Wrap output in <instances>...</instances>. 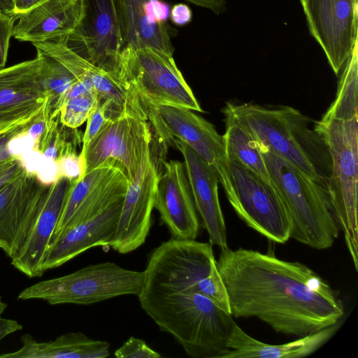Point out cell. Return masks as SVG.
Here are the masks:
<instances>
[{"label": "cell", "mask_w": 358, "mask_h": 358, "mask_svg": "<svg viewBox=\"0 0 358 358\" xmlns=\"http://www.w3.org/2000/svg\"><path fill=\"white\" fill-rule=\"evenodd\" d=\"M119 67L148 110L170 106L203 112L173 56L150 48H124Z\"/></svg>", "instance_id": "cell-7"}, {"label": "cell", "mask_w": 358, "mask_h": 358, "mask_svg": "<svg viewBox=\"0 0 358 358\" xmlns=\"http://www.w3.org/2000/svg\"><path fill=\"white\" fill-rule=\"evenodd\" d=\"M7 306V303L3 301L2 297L0 296V318L2 317V315Z\"/></svg>", "instance_id": "cell-44"}, {"label": "cell", "mask_w": 358, "mask_h": 358, "mask_svg": "<svg viewBox=\"0 0 358 358\" xmlns=\"http://www.w3.org/2000/svg\"><path fill=\"white\" fill-rule=\"evenodd\" d=\"M150 0H115L124 48H150L173 56L171 31L166 23H156L148 13Z\"/></svg>", "instance_id": "cell-23"}, {"label": "cell", "mask_w": 358, "mask_h": 358, "mask_svg": "<svg viewBox=\"0 0 358 358\" xmlns=\"http://www.w3.org/2000/svg\"><path fill=\"white\" fill-rule=\"evenodd\" d=\"M236 199L231 206L250 228L268 240L285 243L290 238L291 222L285 206L273 185L227 152Z\"/></svg>", "instance_id": "cell-11"}, {"label": "cell", "mask_w": 358, "mask_h": 358, "mask_svg": "<svg viewBox=\"0 0 358 358\" xmlns=\"http://www.w3.org/2000/svg\"><path fill=\"white\" fill-rule=\"evenodd\" d=\"M148 116L152 131L164 147L173 138L179 139L214 170L232 206L236 194L225 142L214 125L192 110L176 106L150 108Z\"/></svg>", "instance_id": "cell-8"}, {"label": "cell", "mask_w": 358, "mask_h": 358, "mask_svg": "<svg viewBox=\"0 0 358 358\" xmlns=\"http://www.w3.org/2000/svg\"><path fill=\"white\" fill-rule=\"evenodd\" d=\"M60 176L73 181L80 179L83 174V163L76 148H71L57 161Z\"/></svg>", "instance_id": "cell-33"}, {"label": "cell", "mask_w": 358, "mask_h": 358, "mask_svg": "<svg viewBox=\"0 0 358 358\" xmlns=\"http://www.w3.org/2000/svg\"><path fill=\"white\" fill-rule=\"evenodd\" d=\"M83 16L70 34L62 37L66 45L92 64L120 75L124 48L115 0H83Z\"/></svg>", "instance_id": "cell-12"}, {"label": "cell", "mask_w": 358, "mask_h": 358, "mask_svg": "<svg viewBox=\"0 0 358 358\" xmlns=\"http://www.w3.org/2000/svg\"><path fill=\"white\" fill-rule=\"evenodd\" d=\"M22 326L16 320L7 318H0V341L6 336L20 331Z\"/></svg>", "instance_id": "cell-39"}, {"label": "cell", "mask_w": 358, "mask_h": 358, "mask_svg": "<svg viewBox=\"0 0 358 358\" xmlns=\"http://www.w3.org/2000/svg\"><path fill=\"white\" fill-rule=\"evenodd\" d=\"M291 222L290 238L317 250L330 248L341 229L327 189L258 143Z\"/></svg>", "instance_id": "cell-4"}, {"label": "cell", "mask_w": 358, "mask_h": 358, "mask_svg": "<svg viewBox=\"0 0 358 358\" xmlns=\"http://www.w3.org/2000/svg\"><path fill=\"white\" fill-rule=\"evenodd\" d=\"M173 143L184 158L194 202L210 243L220 250L228 247L227 230L218 196V178L214 170L189 146L173 138Z\"/></svg>", "instance_id": "cell-19"}, {"label": "cell", "mask_w": 358, "mask_h": 358, "mask_svg": "<svg viewBox=\"0 0 358 358\" xmlns=\"http://www.w3.org/2000/svg\"><path fill=\"white\" fill-rule=\"evenodd\" d=\"M201 294L210 299L226 313L231 314L229 295L216 263L206 279Z\"/></svg>", "instance_id": "cell-30"}, {"label": "cell", "mask_w": 358, "mask_h": 358, "mask_svg": "<svg viewBox=\"0 0 358 358\" xmlns=\"http://www.w3.org/2000/svg\"><path fill=\"white\" fill-rule=\"evenodd\" d=\"M153 140L148 120L123 115L108 121L79 154L81 178L99 166H113L131 182L146 160Z\"/></svg>", "instance_id": "cell-10"}, {"label": "cell", "mask_w": 358, "mask_h": 358, "mask_svg": "<svg viewBox=\"0 0 358 358\" xmlns=\"http://www.w3.org/2000/svg\"><path fill=\"white\" fill-rule=\"evenodd\" d=\"M142 309L194 358H223L235 324L233 316L197 293L143 291Z\"/></svg>", "instance_id": "cell-3"}, {"label": "cell", "mask_w": 358, "mask_h": 358, "mask_svg": "<svg viewBox=\"0 0 358 358\" xmlns=\"http://www.w3.org/2000/svg\"><path fill=\"white\" fill-rule=\"evenodd\" d=\"M22 346L16 351L0 355V358H105L110 355V344L94 340L82 332H69L55 340L37 341L24 334Z\"/></svg>", "instance_id": "cell-25"}, {"label": "cell", "mask_w": 358, "mask_h": 358, "mask_svg": "<svg viewBox=\"0 0 358 358\" xmlns=\"http://www.w3.org/2000/svg\"><path fill=\"white\" fill-rule=\"evenodd\" d=\"M73 180L60 176L49 185L46 197L27 238L11 264L29 278L41 277L46 251L59 220Z\"/></svg>", "instance_id": "cell-20"}, {"label": "cell", "mask_w": 358, "mask_h": 358, "mask_svg": "<svg viewBox=\"0 0 358 358\" xmlns=\"http://www.w3.org/2000/svg\"><path fill=\"white\" fill-rule=\"evenodd\" d=\"M17 18V15L0 11V68L6 65L10 40L13 36L14 22Z\"/></svg>", "instance_id": "cell-34"}, {"label": "cell", "mask_w": 358, "mask_h": 358, "mask_svg": "<svg viewBox=\"0 0 358 358\" xmlns=\"http://www.w3.org/2000/svg\"><path fill=\"white\" fill-rule=\"evenodd\" d=\"M171 21L176 25L183 26L189 23L192 20V12L190 8L185 3L175 4L170 12Z\"/></svg>", "instance_id": "cell-37"}, {"label": "cell", "mask_w": 358, "mask_h": 358, "mask_svg": "<svg viewBox=\"0 0 358 358\" xmlns=\"http://www.w3.org/2000/svg\"><path fill=\"white\" fill-rule=\"evenodd\" d=\"M108 121L110 120L107 119L103 110L99 103L87 117V127L82 138V148H85L90 143Z\"/></svg>", "instance_id": "cell-35"}, {"label": "cell", "mask_w": 358, "mask_h": 358, "mask_svg": "<svg viewBox=\"0 0 358 358\" xmlns=\"http://www.w3.org/2000/svg\"><path fill=\"white\" fill-rule=\"evenodd\" d=\"M145 281V271L129 270L107 262L40 281L24 289L17 299H40L51 305H90L124 295L138 297L143 291Z\"/></svg>", "instance_id": "cell-5"}, {"label": "cell", "mask_w": 358, "mask_h": 358, "mask_svg": "<svg viewBox=\"0 0 358 358\" xmlns=\"http://www.w3.org/2000/svg\"><path fill=\"white\" fill-rule=\"evenodd\" d=\"M157 183L155 208L172 237L195 240L200 222L184 163H163Z\"/></svg>", "instance_id": "cell-17"}, {"label": "cell", "mask_w": 358, "mask_h": 358, "mask_svg": "<svg viewBox=\"0 0 358 358\" xmlns=\"http://www.w3.org/2000/svg\"><path fill=\"white\" fill-rule=\"evenodd\" d=\"M169 5L162 0H150L148 13L152 21L156 23H166L170 16Z\"/></svg>", "instance_id": "cell-36"}, {"label": "cell", "mask_w": 358, "mask_h": 358, "mask_svg": "<svg viewBox=\"0 0 358 358\" xmlns=\"http://www.w3.org/2000/svg\"><path fill=\"white\" fill-rule=\"evenodd\" d=\"M36 49V55L41 61L44 83L52 113L59 100L78 80L59 61L42 50Z\"/></svg>", "instance_id": "cell-28"}, {"label": "cell", "mask_w": 358, "mask_h": 358, "mask_svg": "<svg viewBox=\"0 0 358 358\" xmlns=\"http://www.w3.org/2000/svg\"><path fill=\"white\" fill-rule=\"evenodd\" d=\"M216 266L235 317H257L277 332L303 337L338 323L344 315L336 292L298 262L227 247Z\"/></svg>", "instance_id": "cell-1"}, {"label": "cell", "mask_w": 358, "mask_h": 358, "mask_svg": "<svg viewBox=\"0 0 358 358\" xmlns=\"http://www.w3.org/2000/svg\"><path fill=\"white\" fill-rule=\"evenodd\" d=\"M225 115L226 131L223 135L227 152L242 164L273 185L268 169L257 141L239 122L228 114Z\"/></svg>", "instance_id": "cell-26"}, {"label": "cell", "mask_w": 358, "mask_h": 358, "mask_svg": "<svg viewBox=\"0 0 358 358\" xmlns=\"http://www.w3.org/2000/svg\"><path fill=\"white\" fill-rule=\"evenodd\" d=\"M129 184L125 175L113 166H99L73 181L50 243L124 197Z\"/></svg>", "instance_id": "cell-16"}, {"label": "cell", "mask_w": 358, "mask_h": 358, "mask_svg": "<svg viewBox=\"0 0 358 358\" xmlns=\"http://www.w3.org/2000/svg\"><path fill=\"white\" fill-rule=\"evenodd\" d=\"M22 163L18 157L0 162V178L13 169L20 166Z\"/></svg>", "instance_id": "cell-41"}, {"label": "cell", "mask_w": 358, "mask_h": 358, "mask_svg": "<svg viewBox=\"0 0 358 358\" xmlns=\"http://www.w3.org/2000/svg\"><path fill=\"white\" fill-rule=\"evenodd\" d=\"M47 0H13L15 15L23 13Z\"/></svg>", "instance_id": "cell-40"}, {"label": "cell", "mask_w": 358, "mask_h": 358, "mask_svg": "<svg viewBox=\"0 0 358 358\" xmlns=\"http://www.w3.org/2000/svg\"><path fill=\"white\" fill-rule=\"evenodd\" d=\"M123 200L124 197L50 243L42 266L43 273L63 265L91 248L110 246L115 235Z\"/></svg>", "instance_id": "cell-21"}, {"label": "cell", "mask_w": 358, "mask_h": 358, "mask_svg": "<svg viewBox=\"0 0 358 358\" xmlns=\"http://www.w3.org/2000/svg\"><path fill=\"white\" fill-rule=\"evenodd\" d=\"M335 100L320 122L347 121L358 119V43L343 68Z\"/></svg>", "instance_id": "cell-27"}, {"label": "cell", "mask_w": 358, "mask_h": 358, "mask_svg": "<svg viewBox=\"0 0 358 358\" xmlns=\"http://www.w3.org/2000/svg\"><path fill=\"white\" fill-rule=\"evenodd\" d=\"M154 140L150 153L136 177L129 182L124 197L117 227L110 244L120 254L131 252L143 245L151 227L157 180L163 163L162 150Z\"/></svg>", "instance_id": "cell-14"}, {"label": "cell", "mask_w": 358, "mask_h": 358, "mask_svg": "<svg viewBox=\"0 0 358 358\" xmlns=\"http://www.w3.org/2000/svg\"><path fill=\"white\" fill-rule=\"evenodd\" d=\"M48 94L38 56L0 69V126L37 114Z\"/></svg>", "instance_id": "cell-18"}, {"label": "cell", "mask_w": 358, "mask_h": 358, "mask_svg": "<svg viewBox=\"0 0 358 358\" xmlns=\"http://www.w3.org/2000/svg\"><path fill=\"white\" fill-rule=\"evenodd\" d=\"M195 6L204 8L219 15L226 9V0H186Z\"/></svg>", "instance_id": "cell-38"}, {"label": "cell", "mask_w": 358, "mask_h": 358, "mask_svg": "<svg viewBox=\"0 0 358 358\" xmlns=\"http://www.w3.org/2000/svg\"><path fill=\"white\" fill-rule=\"evenodd\" d=\"M316 127L323 135L331 155L328 193L355 268L357 270L358 119L318 121Z\"/></svg>", "instance_id": "cell-6"}, {"label": "cell", "mask_w": 358, "mask_h": 358, "mask_svg": "<svg viewBox=\"0 0 358 358\" xmlns=\"http://www.w3.org/2000/svg\"><path fill=\"white\" fill-rule=\"evenodd\" d=\"M48 188L24 166L0 189V249L10 259L24 245Z\"/></svg>", "instance_id": "cell-15"}, {"label": "cell", "mask_w": 358, "mask_h": 358, "mask_svg": "<svg viewBox=\"0 0 358 358\" xmlns=\"http://www.w3.org/2000/svg\"><path fill=\"white\" fill-rule=\"evenodd\" d=\"M310 34L336 75L358 43V0H300Z\"/></svg>", "instance_id": "cell-13"}, {"label": "cell", "mask_w": 358, "mask_h": 358, "mask_svg": "<svg viewBox=\"0 0 358 358\" xmlns=\"http://www.w3.org/2000/svg\"><path fill=\"white\" fill-rule=\"evenodd\" d=\"M117 358H158L161 355L140 338L131 336L114 352Z\"/></svg>", "instance_id": "cell-32"}, {"label": "cell", "mask_w": 358, "mask_h": 358, "mask_svg": "<svg viewBox=\"0 0 358 358\" xmlns=\"http://www.w3.org/2000/svg\"><path fill=\"white\" fill-rule=\"evenodd\" d=\"M0 11L15 15V6L13 0H0Z\"/></svg>", "instance_id": "cell-43"}, {"label": "cell", "mask_w": 358, "mask_h": 358, "mask_svg": "<svg viewBox=\"0 0 358 358\" xmlns=\"http://www.w3.org/2000/svg\"><path fill=\"white\" fill-rule=\"evenodd\" d=\"M99 102L96 91L66 100L59 110L61 123L71 129L78 128L87 120L91 111Z\"/></svg>", "instance_id": "cell-29"}, {"label": "cell", "mask_w": 358, "mask_h": 358, "mask_svg": "<svg viewBox=\"0 0 358 358\" xmlns=\"http://www.w3.org/2000/svg\"><path fill=\"white\" fill-rule=\"evenodd\" d=\"M222 112L239 122L258 143L327 189L331 155L317 122L287 106L227 102Z\"/></svg>", "instance_id": "cell-2"}, {"label": "cell", "mask_w": 358, "mask_h": 358, "mask_svg": "<svg viewBox=\"0 0 358 358\" xmlns=\"http://www.w3.org/2000/svg\"><path fill=\"white\" fill-rule=\"evenodd\" d=\"M340 324L312 333L289 343L278 345L265 343L246 334L236 323L229 336L228 352L223 358H299L308 356L336 334Z\"/></svg>", "instance_id": "cell-24"}, {"label": "cell", "mask_w": 358, "mask_h": 358, "mask_svg": "<svg viewBox=\"0 0 358 358\" xmlns=\"http://www.w3.org/2000/svg\"><path fill=\"white\" fill-rule=\"evenodd\" d=\"M212 245L173 237L163 242L149 257L143 291L200 294L216 263Z\"/></svg>", "instance_id": "cell-9"}, {"label": "cell", "mask_w": 358, "mask_h": 358, "mask_svg": "<svg viewBox=\"0 0 358 358\" xmlns=\"http://www.w3.org/2000/svg\"><path fill=\"white\" fill-rule=\"evenodd\" d=\"M37 114L28 118L0 126V162L15 157L10 152L9 145L10 141L18 135L27 131Z\"/></svg>", "instance_id": "cell-31"}, {"label": "cell", "mask_w": 358, "mask_h": 358, "mask_svg": "<svg viewBox=\"0 0 358 358\" xmlns=\"http://www.w3.org/2000/svg\"><path fill=\"white\" fill-rule=\"evenodd\" d=\"M24 168L23 164L20 165L18 167L13 169L10 171L1 178H0V189H1L7 182H8L13 178H14L17 174H18Z\"/></svg>", "instance_id": "cell-42"}, {"label": "cell", "mask_w": 358, "mask_h": 358, "mask_svg": "<svg viewBox=\"0 0 358 358\" xmlns=\"http://www.w3.org/2000/svg\"><path fill=\"white\" fill-rule=\"evenodd\" d=\"M83 0H47L17 15L13 36L32 43L65 37L83 16Z\"/></svg>", "instance_id": "cell-22"}]
</instances>
